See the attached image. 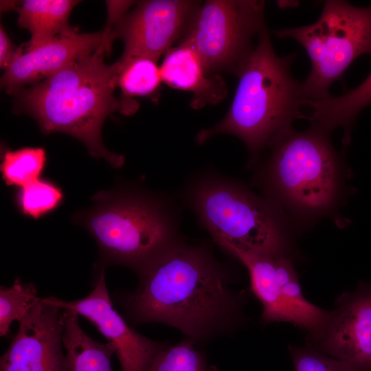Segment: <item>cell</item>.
Listing matches in <instances>:
<instances>
[{
	"mask_svg": "<svg viewBox=\"0 0 371 371\" xmlns=\"http://www.w3.org/2000/svg\"><path fill=\"white\" fill-rule=\"evenodd\" d=\"M112 44L106 41L94 52L16 94L20 109L35 119L43 133L71 135L85 145L92 157L118 168L124 164V157L105 147L102 128L111 114H133L139 104L114 94L118 65L104 62L105 52H111Z\"/></svg>",
	"mask_w": 371,
	"mask_h": 371,
	"instance_id": "obj_2",
	"label": "cell"
},
{
	"mask_svg": "<svg viewBox=\"0 0 371 371\" xmlns=\"http://www.w3.org/2000/svg\"><path fill=\"white\" fill-rule=\"evenodd\" d=\"M264 6L263 1H206L182 41L196 51L207 74L237 75L266 27Z\"/></svg>",
	"mask_w": 371,
	"mask_h": 371,
	"instance_id": "obj_8",
	"label": "cell"
},
{
	"mask_svg": "<svg viewBox=\"0 0 371 371\" xmlns=\"http://www.w3.org/2000/svg\"><path fill=\"white\" fill-rule=\"evenodd\" d=\"M1 159L2 179L6 186L18 188L41 178L47 155L43 147L7 148L1 153Z\"/></svg>",
	"mask_w": 371,
	"mask_h": 371,
	"instance_id": "obj_21",
	"label": "cell"
},
{
	"mask_svg": "<svg viewBox=\"0 0 371 371\" xmlns=\"http://www.w3.org/2000/svg\"><path fill=\"white\" fill-rule=\"evenodd\" d=\"M309 347L351 371H371V284L344 293L322 326L311 334Z\"/></svg>",
	"mask_w": 371,
	"mask_h": 371,
	"instance_id": "obj_10",
	"label": "cell"
},
{
	"mask_svg": "<svg viewBox=\"0 0 371 371\" xmlns=\"http://www.w3.org/2000/svg\"><path fill=\"white\" fill-rule=\"evenodd\" d=\"M20 1H1V11H8L12 9L18 8Z\"/></svg>",
	"mask_w": 371,
	"mask_h": 371,
	"instance_id": "obj_28",
	"label": "cell"
},
{
	"mask_svg": "<svg viewBox=\"0 0 371 371\" xmlns=\"http://www.w3.org/2000/svg\"><path fill=\"white\" fill-rule=\"evenodd\" d=\"M63 344L70 371H113L111 359L114 350L88 335L79 324V315L62 309Z\"/></svg>",
	"mask_w": 371,
	"mask_h": 371,
	"instance_id": "obj_18",
	"label": "cell"
},
{
	"mask_svg": "<svg viewBox=\"0 0 371 371\" xmlns=\"http://www.w3.org/2000/svg\"><path fill=\"white\" fill-rule=\"evenodd\" d=\"M160 71L162 82L168 86L192 93L190 105L194 109L218 104L227 94L223 79L207 74L196 51L185 41L166 52Z\"/></svg>",
	"mask_w": 371,
	"mask_h": 371,
	"instance_id": "obj_14",
	"label": "cell"
},
{
	"mask_svg": "<svg viewBox=\"0 0 371 371\" xmlns=\"http://www.w3.org/2000/svg\"><path fill=\"white\" fill-rule=\"evenodd\" d=\"M196 342L187 337L174 346L163 344L148 371H218L207 363L204 354L196 348Z\"/></svg>",
	"mask_w": 371,
	"mask_h": 371,
	"instance_id": "obj_23",
	"label": "cell"
},
{
	"mask_svg": "<svg viewBox=\"0 0 371 371\" xmlns=\"http://www.w3.org/2000/svg\"><path fill=\"white\" fill-rule=\"evenodd\" d=\"M224 251L247 269L251 291L262 305V322H285L304 328L301 317L282 293L274 262L276 256L247 252L233 247L225 248Z\"/></svg>",
	"mask_w": 371,
	"mask_h": 371,
	"instance_id": "obj_15",
	"label": "cell"
},
{
	"mask_svg": "<svg viewBox=\"0 0 371 371\" xmlns=\"http://www.w3.org/2000/svg\"><path fill=\"white\" fill-rule=\"evenodd\" d=\"M63 332L62 309L38 297L1 356L0 371H70Z\"/></svg>",
	"mask_w": 371,
	"mask_h": 371,
	"instance_id": "obj_12",
	"label": "cell"
},
{
	"mask_svg": "<svg viewBox=\"0 0 371 371\" xmlns=\"http://www.w3.org/2000/svg\"><path fill=\"white\" fill-rule=\"evenodd\" d=\"M75 0H25L17 8L18 25L31 34L25 49L45 43L58 36L78 31L69 17L79 3Z\"/></svg>",
	"mask_w": 371,
	"mask_h": 371,
	"instance_id": "obj_17",
	"label": "cell"
},
{
	"mask_svg": "<svg viewBox=\"0 0 371 371\" xmlns=\"http://www.w3.org/2000/svg\"><path fill=\"white\" fill-rule=\"evenodd\" d=\"M93 206L75 221L94 238L99 263L119 265L136 272L169 245L180 240L179 212L168 196L135 187L95 194Z\"/></svg>",
	"mask_w": 371,
	"mask_h": 371,
	"instance_id": "obj_4",
	"label": "cell"
},
{
	"mask_svg": "<svg viewBox=\"0 0 371 371\" xmlns=\"http://www.w3.org/2000/svg\"><path fill=\"white\" fill-rule=\"evenodd\" d=\"M201 3L187 0H149L118 19L111 27L124 41L121 58L145 56L158 60L187 35Z\"/></svg>",
	"mask_w": 371,
	"mask_h": 371,
	"instance_id": "obj_9",
	"label": "cell"
},
{
	"mask_svg": "<svg viewBox=\"0 0 371 371\" xmlns=\"http://www.w3.org/2000/svg\"><path fill=\"white\" fill-rule=\"evenodd\" d=\"M137 273V289L121 301L133 323L166 324L195 342L235 323L238 301L227 273L206 247L180 239Z\"/></svg>",
	"mask_w": 371,
	"mask_h": 371,
	"instance_id": "obj_1",
	"label": "cell"
},
{
	"mask_svg": "<svg viewBox=\"0 0 371 371\" xmlns=\"http://www.w3.org/2000/svg\"><path fill=\"white\" fill-rule=\"evenodd\" d=\"M33 283L17 278L11 286L0 287V336L7 337L14 321L20 322L38 299Z\"/></svg>",
	"mask_w": 371,
	"mask_h": 371,
	"instance_id": "obj_24",
	"label": "cell"
},
{
	"mask_svg": "<svg viewBox=\"0 0 371 371\" xmlns=\"http://www.w3.org/2000/svg\"><path fill=\"white\" fill-rule=\"evenodd\" d=\"M112 27L93 33L78 31L55 38L30 49L17 48L4 70L1 85L8 93L16 94L26 85L44 80L71 62L96 51L104 43L113 41Z\"/></svg>",
	"mask_w": 371,
	"mask_h": 371,
	"instance_id": "obj_13",
	"label": "cell"
},
{
	"mask_svg": "<svg viewBox=\"0 0 371 371\" xmlns=\"http://www.w3.org/2000/svg\"><path fill=\"white\" fill-rule=\"evenodd\" d=\"M99 263L93 289L83 298L66 301L55 297L45 300L90 321L114 350L122 371H148L164 344L151 340L132 328L113 305L105 281V268Z\"/></svg>",
	"mask_w": 371,
	"mask_h": 371,
	"instance_id": "obj_11",
	"label": "cell"
},
{
	"mask_svg": "<svg viewBox=\"0 0 371 371\" xmlns=\"http://www.w3.org/2000/svg\"><path fill=\"white\" fill-rule=\"evenodd\" d=\"M117 87L122 98L133 100V97H150L158 90L162 78L157 61L145 56L120 58Z\"/></svg>",
	"mask_w": 371,
	"mask_h": 371,
	"instance_id": "obj_20",
	"label": "cell"
},
{
	"mask_svg": "<svg viewBox=\"0 0 371 371\" xmlns=\"http://www.w3.org/2000/svg\"><path fill=\"white\" fill-rule=\"evenodd\" d=\"M370 104L371 72L359 86L341 96L319 100H304L302 118L309 120L312 127L329 134L337 127L343 128V142L346 144L357 114Z\"/></svg>",
	"mask_w": 371,
	"mask_h": 371,
	"instance_id": "obj_16",
	"label": "cell"
},
{
	"mask_svg": "<svg viewBox=\"0 0 371 371\" xmlns=\"http://www.w3.org/2000/svg\"><path fill=\"white\" fill-rule=\"evenodd\" d=\"M181 196L199 225L223 249L233 247L270 256L287 254L284 213L240 181L206 170L192 176Z\"/></svg>",
	"mask_w": 371,
	"mask_h": 371,
	"instance_id": "obj_6",
	"label": "cell"
},
{
	"mask_svg": "<svg viewBox=\"0 0 371 371\" xmlns=\"http://www.w3.org/2000/svg\"><path fill=\"white\" fill-rule=\"evenodd\" d=\"M106 25L112 26L118 19L127 13L129 8L134 3L132 1H106Z\"/></svg>",
	"mask_w": 371,
	"mask_h": 371,
	"instance_id": "obj_27",
	"label": "cell"
},
{
	"mask_svg": "<svg viewBox=\"0 0 371 371\" xmlns=\"http://www.w3.org/2000/svg\"><path fill=\"white\" fill-rule=\"evenodd\" d=\"M289 352L295 371H351L341 361L311 347L291 346Z\"/></svg>",
	"mask_w": 371,
	"mask_h": 371,
	"instance_id": "obj_25",
	"label": "cell"
},
{
	"mask_svg": "<svg viewBox=\"0 0 371 371\" xmlns=\"http://www.w3.org/2000/svg\"><path fill=\"white\" fill-rule=\"evenodd\" d=\"M299 42L308 54L311 69L301 82L304 100L331 95L329 89L358 56L371 54V5L358 8L346 1L329 0L315 23L273 32Z\"/></svg>",
	"mask_w": 371,
	"mask_h": 371,
	"instance_id": "obj_7",
	"label": "cell"
},
{
	"mask_svg": "<svg viewBox=\"0 0 371 371\" xmlns=\"http://www.w3.org/2000/svg\"><path fill=\"white\" fill-rule=\"evenodd\" d=\"M63 190L53 181L40 178L14 192L13 201L24 216L39 219L53 212L64 201Z\"/></svg>",
	"mask_w": 371,
	"mask_h": 371,
	"instance_id": "obj_22",
	"label": "cell"
},
{
	"mask_svg": "<svg viewBox=\"0 0 371 371\" xmlns=\"http://www.w3.org/2000/svg\"><path fill=\"white\" fill-rule=\"evenodd\" d=\"M17 49H15L12 42L8 37L5 30L1 25L0 27V66L3 70L6 69L16 54Z\"/></svg>",
	"mask_w": 371,
	"mask_h": 371,
	"instance_id": "obj_26",
	"label": "cell"
},
{
	"mask_svg": "<svg viewBox=\"0 0 371 371\" xmlns=\"http://www.w3.org/2000/svg\"><path fill=\"white\" fill-rule=\"evenodd\" d=\"M329 135L312 126L293 128L269 147L256 175L263 196L303 224L331 212L339 201L343 167Z\"/></svg>",
	"mask_w": 371,
	"mask_h": 371,
	"instance_id": "obj_5",
	"label": "cell"
},
{
	"mask_svg": "<svg viewBox=\"0 0 371 371\" xmlns=\"http://www.w3.org/2000/svg\"><path fill=\"white\" fill-rule=\"evenodd\" d=\"M276 275L282 293L289 305L303 320L310 334L317 331L326 322L327 312L309 302L303 295L298 276L287 254L274 258Z\"/></svg>",
	"mask_w": 371,
	"mask_h": 371,
	"instance_id": "obj_19",
	"label": "cell"
},
{
	"mask_svg": "<svg viewBox=\"0 0 371 371\" xmlns=\"http://www.w3.org/2000/svg\"><path fill=\"white\" fill-rule=\"evenodd\" d=\"M295 57H279L265 27L236 75L239 80L229 111L218 124L201 130L196 142L203 144L216 135H234L245 143L249 164H254L260 152L291 131L293 121L301 117V83L291 74Z\"/></svg>",
	"mask_w": 371,
	"mask_h": 371,
	"instance_id": "obj_3",
	"label": "cell"
}]
</instances>
